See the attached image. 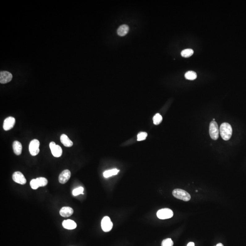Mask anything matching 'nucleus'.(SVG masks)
Wrapping results in <instances>:
<instances>
[{
	"label": "nucleus",
	"instance_id": "5701e85b",
	"mask_svg": "<svg viewBox=\"0 0 246 246\" xmlns=\"http://www.w3.org/2000/svg\"><path fill=\"white\" fill-rule=\"evenodd\" d=\"M83 187H79L78 188H76L74 189L73 191V195L74 196H77L78 195H80V194L83 193Z\"/></svg>",
	"mask_w": 246,
	"mask_h": 246
},
{
	"label": "nucleus",
	"instance_id": "2eb2a0df",
	"mask_svg": "<svg viewBox=\"0 0 246 246\" xmlns=\"http://www.w3.org/2000/svg\"><path fill=\"white\" fill-rule=\"evenodd\" d=\"M60 141L61 143L64 145L65 146L67 147H70L73 145V142L69 139L67 135L65 134H62L60 137Z\"/></svg>",
	"mask_w": 246,
	"mask_h": 246
},
{
	"label": "nucleus",
	"instance_id": "f8f14e48",
	"mask_svg": "<svg viewBox=\"0 0 246 246\" xmlns=\"http://www.w3.org/2000/svg\"><path fill=\"white\" fill-rule=\"evenodd\" d=\"M60 215L62 217L64 218H68L70 217L74 213V210L73 208L69 206H64L61 208L59 211Z\"/></svg>",
	"mask_w": 246,
	"mask_h": 246
},
{
	"label": "nucleus",
	"instance_id": "423d86ee",
	"mask_svg": "<svg viewBox=\"0 0 246 246\" xmlns=\"http://www.w3.org/2000/svg\"><path fill=\"white\" fill-rule=\"evenodd\" d=\"M113 224L108 216L104 217L101 221V227L104 232H108L113 228Z\"/></svg>",
	"mask_w": 246,
	"mask_h": 246
},
{
	"label": "nucleus",
	"instance_id": "ddd939ff",
	"mask_svg": "<svg viewBox=\"0 0 246 246\" xmlns=\"http://www.w3.org/2000/svg\"><path fill=\"white\" fill-rule=\"evenodd\" d=\"M62 227L68 230H73L76 228L77 224L72 220H64L62 223Z\"/></svg>",
	"mask_w": 246,
	"mask_h": 246
},
{
	"label": "nucleus",
	"instance_id": "cd10ccee",
	"mask_svg": "<svg viewBox=\"0 0 246 246\" xmlns=\"http://www.w3.org/2000/svg\"><path fill=\"white\" fill-rule=\"evenodd\" d=\"M215 119H213V121H215Z\"/></svg>",
	"mask_w": 246,
	"mask_h": 246
},
{
	"label": "nucleus",
	"instance_id": "aec40b11",
	"mask_svg": "<svg viewBox=\"0 0 246 246\" xmlns=\"http://www.w3.org/2000/svg\"><path fill=\"white\" fill-rule=\"evenodd\" d=\"M36 180L39 187H43V186H46L48 184V180L45 178L41 177L37 178H36Z\"/></svg>",
	"mask_w": 246,
	"mask_h": 246
},
{
	"label": "nucleus",
	"instance_id": "f3484780",
	"mask_svg": "<svg viewBox=\"0 0 246 246\" xmlns=\"http://www.w3.org/2000/svg\"><path fill=\"white\" fill-rule=\"evenodd\" d=\"M119 172H120V170L117 169L108 170L104 172L103 176L105 178H108L113 176L116 175Z\"/></svg>",
	"mask_w": 246,
	"mask_h": 246
},
{
	"label": "nucleus",
	"instance_id": "4be33fe9",
	"mask_svg": "<svg viewBox=\"0 0 246 246\" xmlns=\"http://www.w3.org/2000/svg\"><path fill=\"white\" fill-rule=\"evenodd\" d=\"M174 243L171 238H167L162 241L161 246H173Z\"/></svg>",
	"mask_w": 246,
	"mask_h": 246
},
{
	"label": "nucleus",
	"instance_id": "a211bd4d",
	"mask_svg": "<svg viewBox=\"0 0 246 246\" xmlns=\"http://www.w3.org/2000/svg\"><path fill=\"white\" fill-rule=\"evenodd\" d=\"M184 77L186 79L190 80H194L197 78V74L194 71H188L185 73L184 74Z\"/></svg>",
	"mask_w": 246,
	"mask_h": 246
},
{
	"label": "nucleus",
	"instance_id": "39448f33",
	"mask_svg": "<svg viewBox=\"0 0 246 246\" xmlns=\"http://www.w3.org/2000/svg\"><path fill=\"white\" fill-rule=\"evenodd\" d=\"M173 212L169 208H163L159 210L157 212V217L160 219H167L173 216Z\"/></svg>",
	"mask_w": 246,
	"mask_h": 246
},
{
	"label": "nucleus",
	"instance_id": "9d476101",
	"mask_svg": "<svg viewBox=\"0 0 246 246\" xmlns=\"http://www.w3.org/2000/svg\"><path fill=\"white\" fill-rule=\"evenodd\" d=\"M12 78V74L8 71H1L0 72V83L2 84L10 82Z\"/></svg>",
	"mask_w": 246,
	"mask_h": 246
},
{
	"label": "nucleus",
	"instance_id": "6e6552de",
	"mask_svg": "<svg viewBox=\"0 0 246 246\" xmlns=\"http://www.w3.org/2000/svg\"><path fill=\"white\" fill-rule=\"evenodd\" d=\"M12 179L16 183L21 184H24L26 183V179L23 174L20 172H15L12 175Z\"/></svg>",
	"mask_w": 246,
	"mask_h": 246
},
{
	"label": "nucleus",
	"instance_id": "dca6fc26",
	"mask_svg": "<svg viewBox=\"0 0 246 246\" xmlns=\"http://www.w3.org/2000/svg\"><path fill=\"white\" fill-rule=\"evenodd\" d=\"M129 31V28L127 25H123L119 27L117 30V33L120 36H124L127 34Z\"/></svg>",
	"mask_w": 246,
	"mask_h": 246
},
{
	"label": "nucleus",
	"instance_id": "7ed1b4c3",
	"mask_svg": "<svg viewBox=\"0 0 246 246\" xmlns=\"http://www.w3.org/2000/svg\"><path fill=\"white\" fill-rule=\"evenodd\" d=\"M209 134L212 140H217L218 138L219 130L218 124L215 121H212L210 123Z\"/></svg>",
	"mask_w": 246,
	"mask_h": 246
},
{
	"label": "nucleus",
	"instance_id": "1a4fd4ad",
	"mask_svg": "<svg viewBox=\"0 0 246 246\" xmlns=\"http://www.w3.org/2000/svg\"><path fill=\"white\" fill-rule=\"evenodd\" d=\"M15 122L16 121L14 117L11 116L7 117L4 121L3 125V129L6 131L10 130L14 127Z\"/></svg>",
	"mask_w": 246,
	"mask_h": 246
},
{
	"label": "nucleus",
	"instance_id": "0eeeda50",
	"mask_svg": "<svg viewBox=\"0 0 246 246\" xmlns=\"http://www.w3.org/2000/svg\"><path fill=\"white\" fill-rule=\"evenodd\" d=\"M49 147L52 154L54 157H59L61 156L62 151L60 146L57 145L54 142H51L49 144Z\"/></svg>",
	"mask_w": 246,
	"mask_h": 246
},
{
	"label": "nucleus",
	"instance_id": "bb28decb",
	"mask_svg": "<svg viewBox=\"0 0 246 246\" xmlns=\"http://www.w3.org/2000/svg\"><path fill=\"white\" fill-rule=\"evenodd\" d=\"M216 246H224L223 245V244H217V245H216Z\"/></svg>",
	"mask_w": 246,
	"mask_h": 246
},
{
	"label": "nucleus",
	"instance_id": "b1692460",
	"mask_svg": "<svg viewBox=\"0 0 246 246\" xmlns=\"http://www.w3.org/2000/svg\"><path fill=\"white\" fill-rule=\"evenodd\" d=\"M30 184L31 187L33 190H36L38 187H39L36 179H33L32 180H31Z\"/></svg>",
	"mask_w": 246,
	"mask_h": 246
},
{
	"label": "nucleus",
	"instance_id": "9b49d317",
	"mask_svg": "<svg viewBox=\"0 0 246 246\" xmlns=\"http://www.w3.org/2000/svg\"><path fill=\"white\" fill-rule=\"evenodd\" d=\"M71 175L70 170H65L62 171L58 177L59 182L61 184H65L70 180Z\"/></svg>",
	"mask_w": 246,
	"mask_h": 246
},
{
	"label": "nucleus",
	"instance_id": "20e7f679",
	"mask_svg": "<svg viewBox=\"0 0 246 246\" xmlns=\"http://www.w3.org/2000/svg\"><path fill=\"white\" fill-rule=\"evenodd\" d=\"M40 142L36 139L32 140L30 143L29 146V150L30 153L32 156H36L38 154L40 151L39 150Z\"/></svg>",
	"mask_w": 246,
	"mask_h": 246
},
{
	"label": "nucleus",
	"instance_id": "f257e3e1",
	"mask_svg": "<svg viewBox=\"0 0 246 246\" xmlns=\"http://www.w3.org/2000/svg\"><path fill=\"white\" fill-rule=\"evenodd\" d=\"M219 133L224 141H228L231 137L232 129L231 125L227 123H223L220 126Z\"/></svg>",
	"mask_w": 246,
	"mask_h": 246
},
{
	"label": "nucleus",
	"instance_id": "a878e982",
	"mask_svg": "<svg viewBox=\"0 0 246 246\" xmlns=\"http://www.w3.org/2000/svg\"><path fill=\"white\" fill-rule=\"evenodd\" d=\"M187 246H195V244L193 242H190L187 244Z\"/></svg>",
	"mask_w": 246,
	"mask_h": 246
},
{
	"label": "nucleus",
	"instance_id": "393cba45",
	"mask_svg": "<svg viewBox=\"0 0 246 246\" xmlns=\"http://www.w3.org/2000/svg\"><path fill=\"white\" fill-rule=\"evenodd\" d=\"M147 136V133L146 132H141L137 135V141H142L146 140Z\"/></svg>",
	"mask_w": 246,
	"mask_h": 246
},
{
	"label": "nucleus",
	"instance_id": "f03ea898",
	"mask_svg": "<svg viewBox=\"0 0 246 246\" xmlns=\"http://www.w3.org/2000/svg\"><path fill=\"white\" fill-rule=\"evenodd\" d=\"M172 194L175 197L184 201H189L191 198V195L189 193L182 189H175L173 191Z\"/></svg>",
	"mask_w": 246,
	"mask_h": 246
},
{
	"label": "nucleus",
	"instance_id": "4468645a",
	"mask_svg": "<svg viewBox=\"0 0 246 246\" xmlns=\"http://www.w3.org/2000/svg\"><path fill=\"white\" fill-rule=\"evenodd\" d=\"M13 151L14 153L17 155H19L21 154L23 149L22 144L18 141H14L12 145Z\"/></svg>",
	"mask_w": 246,
	"mask_h": 246
},
{
	"label": "nucleus",
	"instance_id": "6ab92c4d",
	"mask_svg": "<svg viewBox=\"0 0 246 246\" xmlns=\"http://www.w3.org/2000/svg\"><path fill=\"white\" fill-rule=\"evenodd\" d=\"M194 51L192 49H186L183 50L181 52V55L184 57H189L193 55Z\"/></svg>",
	"mask_w": 246,
	"mask_h": 246
},
{
	"label": "nucleus",
	"instance_id": "412c9836",
	"mask_svg": "<svg viewBox=\"0 0 246 246\" xmlns=\"http://www.w3.org/2000/svg\"><path fill=\"white\" fill-rule=\"evenodd\" d=\"M162 121V117L159 114H156L154 116V124L155 125H158L160 124Z\"/></svg>",
	"mask_w": 246,
	"mask_h": 246
}]
</instances>
